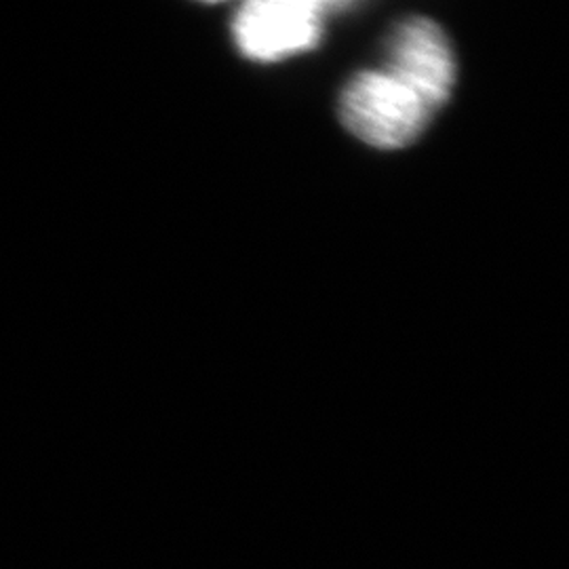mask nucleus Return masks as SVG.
<instances>
[{
	"label": "nucleus",
	"instance_id": "nucleus-1",
	"mask_svg": "<svg viewBox=\"0 0 569 569\" xmlns=\"http://www.w3.org/2000/svg\"><path fill=\"white\" fill-rule=\"evenodd\" d=\"M435 114L387 70H366L350 79L340 98L346 129L373 148L395 150L416 142Z\"/></svg>",
	"mask_w": 569,
	"mask_h": 569
},
{
	"label": "nucleus",
	"instance_id": "nucleus-2",
	"mask_svg": "<svg viewBox=\"0 0 569 569\" xmlns=\"http://www.w3.org/2000/svg\"><path fill=\"white\" fill-rule=\"evenodd\" d=\"M382 70L409 87L432 114L448 103L456 84V56L448 34L428 18H407L390 32Z\"/></svg>",
	"mask_w": 569,
	"mask_h": 569
},
{
	"label": "nucleus",
	"instance_id": "nucleus-3",
	"mask_svg": "<svg viewBox=\"0 0 569 569\" xmlns=\"http://www.w3.org/2000/svg\"><path fill=\"white\" fill-rule=\"evenodd\" d=\"M326 9L310 0L247 2L234 20V41L249 60H284L319 42Z\"/></svg>",
	"mask_w": 569,
	"mask_h": 569
}]
</instances>
